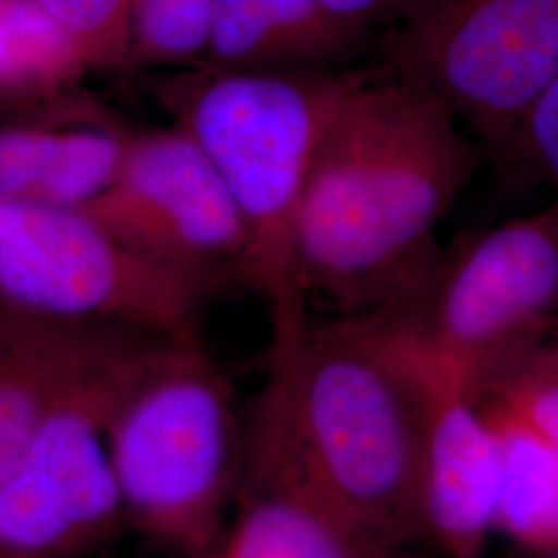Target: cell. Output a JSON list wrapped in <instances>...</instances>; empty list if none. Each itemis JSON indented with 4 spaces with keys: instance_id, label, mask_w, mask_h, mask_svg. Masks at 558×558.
<instances>
[{
    "instance_id": "cell-3",
    "label": "cell",
    "mask_w": 558,
    "mask_h": 558,
    "mask_svg": "<svg viewBox=\"0 0 558 558\" xmlns=\"http://www.w3.org/2000/svg\"><path fill=\"white\" fill-rule=\"evenodd\" d=\"M364 73L191 66L154 89L236 203L251 242L244 283L265 296L271 317L304 315L300 201L320 141Z\"/></svg>"
},
{
    "instance_id": "cell-22",
    "label": "cell",
    "mask_w": 558,
    "mask_h": 558,
    "mask_svg": "<svg viewBox=\"0 0 558 558\" xmlns=\"http://www.w3.org/2000/svg\"><path fill=\"white\" fill-rule=\"evenodd\" d=\"M546 558H558V546H555V548L548 553V557Z\"/></svg>"
},
{
    "instance_id": "cell-15",
    "label": "cell",
    "mask_w": 558,
    "mask_h": 558,
    "mask_svg": "<svg viewBox=\"0 0 558 558\" xmlns=\"http://www.w3.org/2000/svg\"><path fill=\"white\" fill-rule=\"evenodd\" d=\"M499 440L497 527L530 544L558 542V445L478 401Z\"/></svg>"
},
{
    "instance_id": "cell-9",
    "label": "cell",
    "mask_w": 558,
    "mask_h": 558,
    "mask_svg": "<svg viewBox=\"0 0 558 558\" xmlns=\"http://www.w3.org/2000/svg\"><path fill=\"white\" fill-rule=\"evenodd\" d=\"M92 216L207 296L244 283L248 230L220 174L180 126L135 131L119 179Z\"/></svg>"
},
{
    "instance_id": "cell-5",
    "label": "cell",
    "mask_w": 558,
    "mask_h": 558,
    "mask_svg": "<svg viewBox=\"0 0 558 558\" xmlns=\"http://www.w3.org/2000/svg\"><path fill=\"white\" fill-rule=\"evenodd\" d=\"M207 294L87 209L0 199V300L44 319L195 336Z\"/></svg>"
},
{
    "instance_id": "cell-8",
    "label": "cell",
    "mask_w": 558,
    "mask_h": 558,
    "mask_svg": "<svg viewBox=\"0 0 558 558\" xmlns=\"http://www.w3.org/2000/svg\"><path fill=\"white\" fill-rule=\"evenodd\" d=\"M126 354L57 403L0 480V558H80L124 523L108 416Z\"/></svg>"
},
{
    "instance_id": "cell-16",
    "label": "cell",
    "mask_w": 558,
    "mask_h": 558,
    "mask_svg": "<svg viewBox=\"0 0 558 558\" xmlns=\"http://www.w3.org/2000/svg\"><path fill=\"white\" fill-rule=\"evenodd\" d=\"M548 329L480 380L474 396L532 426L558 445V338Z\"/></svg>"
},
{
    "instance_id": "cell-2",
    "label": "cell",
    "mask_w": 558,
    "mask_h": 558,
    "mask_svg": "<svg viewBox=\"0 0 558 558\" xmlns=\"http://www.w3.org/2000/svg\"><path fill=\"white\" fill-rule=\"evenodd\" d=\"M480 149L416 81L366 71L320 141L300 201L304 294L343 317L399 304L439 255L437 228Z\"/></svg>"
},
{
    "instance_id": "cell-1",
    "label": "cell",
    "mask_w": 558,
    "mask_h": 558,
    "mask_svg": "<svg viewBox=\"0 0 558 558\" xmlns=\"http://www.w3.org/2000/svg\"><path fill=\"white\" fill-rule=\"evenodd\" d=\"M271 323L240 470L313 493L399 553L426 542L418 385L391 325L380 313Z\"/></svg>"
},
{
    "instance_id": "cell-11",
    "label": "cell",
    "mask_w": 558,
    "mask_h": 558,
    "mask_svg": "<svg viewBox=\"0 0 558 558\" xmlns=\"http://www.w3.org/2000/svg\"><path fill=\"white\" fill-rule=\"evenodd\" d=\"M133 133L80 87L0 108V199L85 209L119 179Z\"/></svg>"
},
{
    "instance_id": "cell-20",
    "label": "cell",
    "mask_w": 558,
    "mask_h": 558,
    "mask_svg": "<svg viewBox=\"0 0 558 558\" xmlns=\"http://www.w3.org/2000/svg\"><path fill=\"white\" fill-rule=\"evenodd\" d=\"M507 170L558 189V75L523 120Z\"/></svg>"
},
{
    "instance_id": "cell-10",
    "label": "cell",
    "mask_w": 558,
    "mask_h": 558,
    "mask_svg": "<svg viewBox=\"0 0 558 558\" xmlns=\"http://www.w3.org/2000/svg\"><path fill=\"white\" fill-rule=\"evenodd\" d=\"M380 313L396 331L418 385L422 410L420 499L426 542L447 558H484L497 527L499 440L472 389Z\"/></svg>"
},
{
    "instance_id": "cell-6",
    "label": "cell",
    "mask_w": 558,
    "mask_h": 558,
    "mask_svg": "<svg viewBox=\"0 0 558 558\" xmlns=\"http://www.w3.org/2000/svg\"><path fill=\"white\" fill-rule=\"evenodd\" d=\"M379 48L389 71L430 92L507 170L558 75V0H435Z\"/></svg>"
},
{
    "instance_id": "cell-7",
    "label": "cell",
    "mask_w": 558,
    "mask_h": 558,
    "mask_svg": "<svg viewBox=\"0 0 558 558\" xmlns=\"http://www.w3.org/2000/svg\"><path fill=\"white\" fill-rule=\"evenodd\" d=\"M558 308V197L534 216L465 234L426 269L389 317L472 393L500 362L548 329Z\"/></svg>"
},
{
    "instance_id": "cell-4",
    "label": "cell",
    "mask_w": 558,
    "mask_h": 558,
    "mask_svg": "<svg viewBox=\"0 0 558 558\" xmlns=\"http://www.w3.org/2000/svg\"><path fill=\"white\" fill-rule=\"evenodd\" d=\"M124 523L207 557L239 490L244 416L197 333L147 339L129 360L108 416Z\"/></svg>"
},
{
    "instance_id": "cell-12",
    "label": "cell",
    "mask_w": 558,
    "mask_h": 558,
    "mask_svg": "<svg viewBox=\"0 0 558 558\" xmlns=\"http://www.w3.org/2000/svg\"><path fill=\"white\" fill-rule=\"evenodd\" d=\"M147 333L44 319L0 300V480L41 420Z\"/></svg>"
},
{
    "instance_id": "cell-17",
    "label": "cell",
    "mask_w": 558,
    "mask_h": 558,
    "mask_svg": "<svg viewBox=\"0 0 558 558\" xmlns=\"http://www.w3.org/2000/svg\"><path fill=\"white\" fill-rule=\"evenodd\" d=\"M214 0H131L129 62L201 66L207 57Z\"/></svg>"
},
{
    "instance_id": "cell-18",
    "label": "cell",
    "mask_w": 558,
    "mask_h": 558,
    "mask_svg": "<svg viewBox=\"0 0 558 558\" xmlns=\"http://www.w3.org/2000/svg\"><path fill=\"white\" fill-rule=\"evenodd\" d=\"M223 71H299L260 0H214L207 57Z\"/></svg>"
},
{
    "instance_id": "cell-14",
    "label": "cell",
    "mask_w": 558,
    "mask_h": 558,
    "mask_svg": "<svg viewBox=\"0 0 558 558\" xmlns=\"http://www.w3.org/2000/svg\"><path fill=\"white\" fill-rule=\"evenodd\" d=\"M87 69L77 41L38 0H0V108L66 94Z\"/></svg>"
},
{
    "instance_id": "cell-13",
    "label": "cell",
    "mask_w": 558,
    "mask_h": 558,
    "mask_svg": "<svg viewBox=\"0 0 558 558\" xmlns=\"http://www.w3.org/2000/svg\"><path fill=\"white\" fill-rule=\"evenodd\" d=\"M239 518L218 558H401L313 493L240 472Z\"/></svg>"
},
{
    "instance_id": "cell-21",
    "label": "cell",
    "mask_w": 558,
    "mask_h": 558,
    "mask_svg": "<svg viewBox=\"0 0 558 558\" xmlns=\"http://www.w3.org/2000/svg\"><path fill=\"white\" fill-rule=\"evenodd\" d=\"M338 17L383 38L416 20L435 0H323Z\"/></svg>"
},
{
    "instance_id": "cell-19",
    "label": "cell",
    "mask_w": 558,
    "mask_h": 558,
    "mask_svg": "<svg viewBox=\"0 0 558 558\" xmlns=\"http://www.w3.org/2000/svg\"><path fill=\"white\" fill-rule=\"evenodd\" d=\"M73 36L89 66L112 69L129 62L131 0H38Z\"/></svg>"
}]
</instances>
